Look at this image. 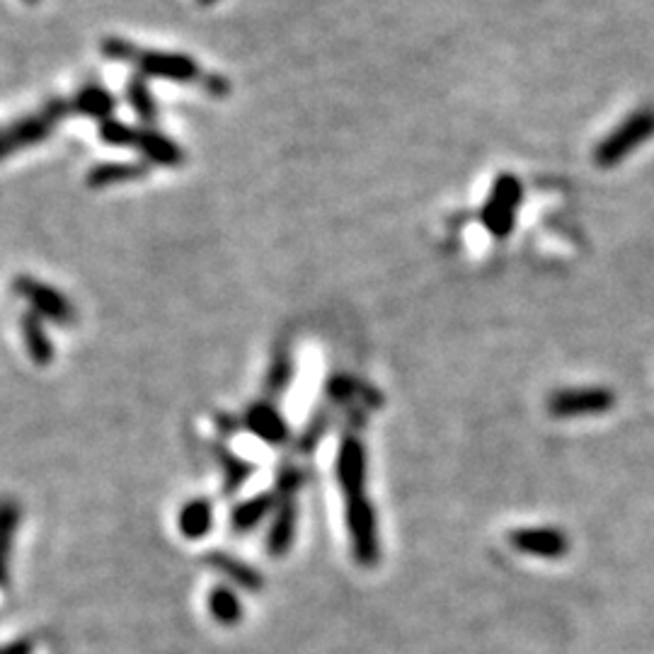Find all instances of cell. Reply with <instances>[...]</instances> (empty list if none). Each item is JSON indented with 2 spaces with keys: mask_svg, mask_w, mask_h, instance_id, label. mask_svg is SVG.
<instances>
[{
  "mask_svg": "<svg viewBox=\"0 0 654 654\" xmlns=\"http://www.w3.org/2000/svg\"><path fill=\"white\" fill-rule=\"evenodd\" d=\"M654 139V107H640L623 119L604 141L594 148V163L599 168L611 170L621 165L625 158L633 156L638 148Z\"/></svg>",
  "mask_w": 654,
  "mask_h": 654,
  "instance_id": "obj_1",
  "label": "cell"
},
{
  "mask_svg": "<svg viewBox=\"0 0 654 654\" xmlns=\"http://www.w3.org/2000/svg\"><path fill=\"white\" fill-rule=\"evenodd\" d=\"M68 112H71V102L51 100L39 109V112L5 126V129L0 131V158H8L13 156V153L22 151V148H30V146H37V143H42L51 131L59 126V122Z\"/></svg>",
  "mask_w": 654,
  "mask_h": 654,
  "instance_id": "obj_2",
  "label": "cell"
},
{
  "mask_svg": "<svg viewBox=\"0 0 654 654\" xmlns=\"http://www.w3.org/2000/svg\"><path fill=\"white\" fill-rule=\"evenodd\" d=\"M13 291L32 308V313H37L39 318L49 320V323L66 327L78 320V311L76 306H73L71 298L61 294V291L54 289V286L30 277V274H20V277H15Z\"/></svg>",
  "mask_w": 654,
  "mask_h": 654,
  "instance_id": "obj_3",
  "label": "cell"
},
{
  "mask_svg": "<svg viewBox=\"0 0 654 654\" xmlns=\"http://www.w3.org/2000/svg\"><path fill=\"white\" fill-rule=\"evenodd\" d=\"M521 197H524V189H521L519 177L514 175H499L495 187H492L490 199L483 206V223L495 238H507L509 233L514 231L516 223V211L521 206Z\"/></svg>",
  "mask_w": 654,
  "mask_h": 654,
  "instance_id": "obj_4",
  "label": "cell"
},
{
  "mask_svg": "<svg viewBox=\"0 0 654 654\" xmlns=\"http://www.w3.org/2000/svg\"><path fill=\"white\" fill-rule=\"evenodd\" d=\"M344 507H347V529L349 541H352L354 558L364 565H374L378 558V538H376V514L371 509V502L366 499V492H354L344 495Z\"/></svg>",
  "mask_w": 654,
  "mask_h": 654,
  "instance_id": "obj_5",
  "label": "cell"
},
{
  "mask_svg": "<svg viewBox=\"0 0 654 654\" xmlns=\"http://www.w3.org/2000/svg\"><path fill=\"white\" fill-rule=\"evenodd\" d=\"M613 405H616V393L601 386L562 388L548 398V412L558 420L604 415Z\"/></svg>",
  "mask_w": 654,
  "mask_h": 654,
  "instance_id": "obj_6",
  "label": "cell"
},
{
  "mask_svg": "<svg viewBox=\"0 0 654 654\" xmlns=\"http://www.w3.org/2000/svg\"><path fill=\"white\" fill-rule=\"evenodd\" d=\"M136 68L143 78H163L175 80V83H192V80H204L206 73L199 71L197 61L187 54L177 51H141L136 54Z\"/></svg>",
  "mask_w": 654,
  "mask_h": 654,
  "instance_id": "obj_7",
  "label": "cell"
},
{
  "mask_svg": "<svg viewBox=\"0 0 654 654\" xmlns=\"http://www.w3.org/2000/svg\"><path fill=\"white\" fill-rule=\"evenodd\" d=\"M509 543L516 553L541 560H560L570 550V541L560 529L536 526V529H519L509 533Z\"/></svg>",
  "mask_w": 654,
  "mask_h": 654,
  "instance_id": "obj_8",
  "label": "cell"
},
{
  "mask_svg": "<svg viewBox=\"0 0 654 654\" xmlns=\"http://www.w3.org/2000/svg\"><path fill=\"white\" fill-rule=\"evenodd\" d=\"M337 480H340L344 495L366 490V451L357 436H347L337 456Z\"/></svg>",
  "mask_w": 654,
  "mask_h": 654,
  "instance_id": "obj_9",
  "label": "cell"
},
{
  "mask_svg": "<svg viewBox=\"0 0 654 654\" xmlns=\"http://www.w3.org/2000/svg\"><path fill=\"white\" fill-rule=\"evenodd\" d=\"M136 148H139L141 156L153 165H163V168H180V165L185 163V153H182V148L156 129H139V141H136Z\"/></svg>",
  "mask_w": 654,
  "mask_h": 654,
  "instance_id": "obj_10",
  "label": "cell"
},
{
  "mask_svg": "<svg viewBox=\"0 0 654 654\" xmlns=\"http://www.w3.org/2000/svg\"><path fill=\"white\" fill-rule=\"evenodd\" d=\"M22 507L13 497L0 499V587L10 584V555H13V543L17 526H20Z\"/></svg>",
  "mask_w": 654,
  "mask_h": 654,
  "instance_id": "obj_11",
  "label": "cell"
},
{
  "mask_svg": "<svg viewBox=\"0 0 654 654\" xmlns=\"http://www.w3.org/2000/svg\"><path fill=\"white\" fill-rule=\"evenodd\" d=\"M22 342H25L27 354L37 366H49L54 361V342H51L44 318L37 313L27 311L22 315Z\"/></svg>",
  "mask_w": 654,
  "mask_h": 654,
  "instance_id": "obj_12",
  "label": "cell"
},
{
  "mask_svg": "<svg viewBox=\"0 0 654 654\" xmlns=\"http://www.w3.org/2000/svg\"><path fill=\"white\" fill-rule=\"evenodd\" d=\"M151 172L148 163H100L88 172V187L105 189L114 185H126V182H139Z\"/></svg>",
  "mask_w": 654,
  "mask_h": 654,
  "instance_id": "obj_13",
  "label": "cell"
},
{
  "mask_svg": "<svg viewBox=\"0 0 654 654\" xmlns=\"http://www.w3.org/2000/svg\"><path fill=\"white\" fill-rule=\"evenodd\" d=\"M71 109L83 114V117L105 122V119H112V112L117 109V97L109 93L107 88H102V85L88 83L71 100Z\"/></svg>",
  "mask_w": 654,
  "mask_h": 654,
  "instance_id": "obj_14",
  "label": "cell"
},
{
  "mask_svg": "<svg viewBox=\"0 0 654 654\" xmlns=\"http://www.w3.org/2000/svg\"><path fill=\"white\" fill-rule=\"evenodd\" d=\"M211 524H214V507H211L209 499H192L182 507L180 516H177V526H180V533L189 541H199L206 533L211 531Z\"/></svg>",
  "mask_w": 654,
  "mask_h": 654,
  "instance_id": "obj_15",
  "label": "cell"
},
{
  "mask_svg": "<svg viewBox=\"0 0 654 654\" xmlns=\"http://www.w3.org/2000/svg\"><path fill=\"white\" fill-rule=\"evenodd\" d=\"M245 424H248L252 434H257L262 441H267V444H279V441L286 439L284 420H281L279 412L267 403L252 405L248 417H245Z\"/></svg>",
  "mask_w": 654,
  "mask_h": 654,
  "instance_id": "obj_16",
  "label": "cell"
},
{
  "mask_svg": "<svg viewBox=\"0 0 654 654\" xmlns=\"http://www.w3.org/2000/svg\"><path fill=\"white\" fill-rule=\"evenodd\" d=\"M296 529V504L294 497H286L277 509V519H274L272 531H269V553L284 555L289 550L291 541H294Z\"/></svg>",
  "mask_w": 654,
  "mask_h": 654,
  "instance_id": "obj_17",
  "label": "cell"
},
{
  "mask_svg": "<svg viewBox=\"0 0 654 654\" xmlns=\"http://www.w3.org/2000/svg\"><path fill=\"white\" fill-rule=\"evenodd\" d=\"M126 100H129L131 109L136 112V117L141 119L146 126H153L158 122V105L156 97H153L151 88H148L146 78L141 73L131 76L129 83H126Z\"/></svg>",
  "mask_w": 654,
  "mask_h": 654,
  "instance_id": "obj_18",
  "label": "cell"
},
{
  "mask_svg": "<svg viewBox=\"0 0 654 654\" xmlns=\"http://www.w3.org/2000/svg\"><path fill=\"white\" fill-rule=\"evenodd\" d=\"M272 509H274L272 495H257L248 499V502H243L240 507L233 509V516H231L233 531L235 533L252 531L269 512H272Z\"/></svg>",
  "mask_w": 654,
  "mask_h": 654,
  "instance_id": "obj_19",
  "label": "cell"
},
{
  "mask_svg": "<svg viewBox=\"0 0 654 654\" xmlns=\"http://www.w3.org/2000/svg\"><path fill=\"white\" fill-rule=\"evenodd\" d=\"M209 562L214 565V570L221 572V575H226L231 582L240 584L243 589H250V592H257L260 589V575L257 572H252L248 565H243L240 560L231 558V555H221V553H214L209 555Z\"/></svg>",
  "mask_w": 654,
  "mask_h": 654,
  "instance_id": "obj_20",
  "label": "cell"
},
{
  "mask_svg": "<svg viewBox=\"0 0 654 654\" xmlns=\"http://www.w3.org/2000/svg\"><path fill=\"white\" fill-rule=\"evenodd\" d=\"M209 611H211V616H214L216 621L223 625L238 623L240 616H243V608H240L238 596H235L231 589H226V587H218L209 594Z\"/></svg>",
  "mask_w": 654,
  "mask_h": 654,
  "instance_id": "obj_21",
  "label": "cell"
},
{
  "mask_svg": "<svg viewBox=\"0 0 654 654\" xmlns=\"http://www.w3.org/2000/svg\"><path fill=\"white\" fill-rule=\"evenodd\" d=\"M100 141L107 143V146H119V148H136V141H139V129L129 126L126 122H119V119H105L100 122Z\"/></svg>",
  "mask_w": 654,
  "mask_h": 654,
  "instance_id": "obj_22",
  "label": "cell"
},
{
  "mask_svg": "<svg viewBox=\"0 0 654 654\" xmlns=\"http://www.w3.org/2000/svg\"><path fill=\"white\" fill-rule=\"evenodd\" d=\"M221 466H223V470H226L223 475H226L228 492H233L235 485L245 483V480H248L250 473H252V466H248L245 461H240V458L228 456V453H221Z\"/></svg>",
  "mask_w": 654,
  "mask_h": 654,
  "instance_id": "obj_23",
  "label": "cell"
},
{
  "mask_svg": "<svg viewBox=\"0 0 654 654\" xmlns=\"http://www.w3.org/2000/svg\"><path fill=\"white\" fill-rule=\"evenodd\" d=\"M102 54L109 56V59H114V61L134 63L139 49H136L131 42H126V39H122V37H107V39H102Z\"/></svg>",
  "mask_w": 654,
  "mask_h": 654,
  "instance_id": "obj_24",
  "label": "cell"
},
{
  "mask_svg": "<svg viewBox=\"0 0 654 654\" xmlns=\"http://www.w3.org/2000/svg\"><path fill=\"white\" fill-rule=\"evenodd\" d=\"M291 371H294V366H291L289 354L284 352V357H277V361H274L272 374H269V386H272V388H284L286 383H289Z\"/></svg>",
  "mask_w": 654,
  "mask_h": 654,
  "instance_id": "obj_25",
  "label": "cell"
},
{
  "mask_svg": "<svg viewBox=\"0 0 654 654\" xmlns=\"http://www.w3.org/2000/svg\"><path fill=\"white\" fill-rule=\"evenodd\" d=\"M202 85L206 90H209L211 95H216V97L228 95V90H231V85H228V80L223 76H204Z\"/></svg>",
  "mask_w": 654,
  "mask_h": 654,
  "instance_id": "obj_26",
  "label": "cell"
},
{
  "mask_svg": "<svg viewBox=\"0 0 654 654\" xmlns=\"http://www.w3.org/2000/svg\"><path fill=\"white\" fill-rule=\"evenodd\" d=\"M34 642L32 640H13L8 645H0V654H32Z\"/></svg>",
  "mask_w": 654,
  "mask_h": 654,
  "instance_id": "obj_27",
  "label": "cell"
},
{
  "mask_svg": "<svg viewBox=\"0 0 654 654\" xmlns=\"http://www.w3.org/2000/svg\"><path fill=\"white\" fill-rule=\"evenodd\" d=\"M197 3L199 5H214V3H218V0H197Z\"/></svg>",
  "mask_w": 654,
  "mask_h": 654,
  "instance_id": "obj_28",
  "label": "cell"
},
{
  "mask_svg": "<svg viewBox=\"0 0 654 654\" xmlns=\"http://www.w3.org/2000/svg\"><path fill=\"white\" fill-rule=\"evenodd\" d=\"M25 3H30V5H34V3H37V0H25Z\"/></svg>",
  "mask_w": 654,
  "mask_h": 654,
  "instance_id": "obj_29",
  "label": "cell"
},
{
  "mask_svg": "<svg viewBox=\"0 0 654 654\" xmlns=\"http://www.w3.org/2000/svg\"><path fill=\"white\" fill-rule=\"evenodd\" d=\"M0 160H3V158H0Z\"/></svg>",
  "mask_w": 654,
  "mask_h": 654,
  "instance_id": "obj_30",
  "label": "cell"
}]
</instances>
